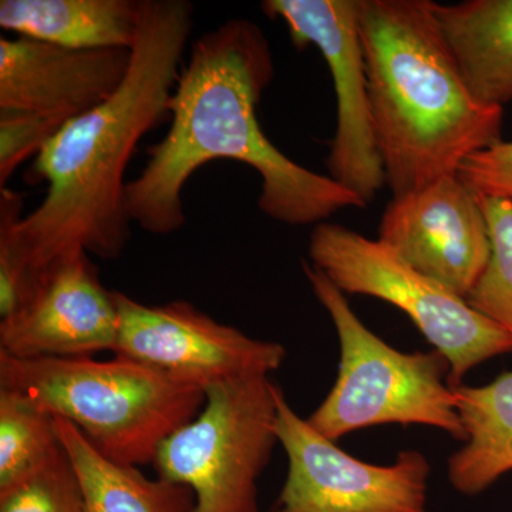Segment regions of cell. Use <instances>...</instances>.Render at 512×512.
I'll list each match as a JSON object with an SVG mask.
<instances>
[{
    "label": "cell",
    "instance_id": "obj_16",
    "mask_svg": "<svg viewBox=\"0 0 512 512\" xmlns=\"http://www.w3.org/2000/svg\"><path fill=\"white\" fill-rule=\"evenodd\" d=\"M464 446L448 461V480L458 493H483L512 471V370L485 386L456 387Z\"/></svg>",
    "mask_w": 512,
    "mask_h": 512
},
{
    "label": "cell",
    "instance_id": "obj_10",
    "mask_svg": "<svg viewBox=\"0 0 512 512\" xmlns=\"http://www.w3.org/2000/svg\"><path fill=\"white\" fill-rule=\"evenodd\" d=\"M120 326L114 356L204 384L269 376L285 362L284 346L251 338L195 308L174 301L147 305L114 291Z\"/></svg>",
    "mask_w": 512,
    "mask_h": 512
},
{
    "label": "cell",
    "instance_id": "obj_6",
    "mask_svg": "<svg viewBox=\"0 0 512 512\" xmlns=\"http://www.w3.org/2000/svg\"><path fill=\"white\" fill-rule=\"evenodd\" d=\"M311 264L349 295H366L396 306L446 357L448 383L456 389L474 367L512 352L507 330L476 311L467 299L407 265L377 239L320 222L309 238Z\"/></svg>",
    "mask_w": 512,
    "mask_h": 512
},
{
    "label": "cell",
    "instance_id": "obj_21",
    "mask_svg": "<svg viewBox=\"0 0 512 512\" xmlns=\"http://www.w3.org/2000/svg\"><path fill=\"white\" fill-rule=\"evenodd\" d=\"M62 127L37 114L0 110V190L20 165L42 153Z\"/></svg>",
    "mask_w": 512,
    "mask_h": 512
},
{
    "label": "cell",
    "instance_id": "obj_5",
    "mask_svg": "<svg viewBox=\"0 0 512 512\" xmlns=\"http://www.w3.org/2000/svg\"><path fill=\"white\" fill-rule=\"evenodd\" d=\"M303 274L329 313L340 345L338 379L308 421L336 441L380 424H421L466 441L446 357L404 353L375 335L350 308L345 293L308 261Z\"/></svg>",
    "mask_w": 512,
    "mask_h": 512
},
{
    "label": "cell",
    "instance_id": "obj_12",
    "mask_svg": "<svg viewBox=\"0 0 512 512\" xmlns=\"http://www.w3.org/2000/svg\"><path fill=\"white\" fill-rule=\"evenodd\" d=\"M120 315L87 252L49 266L18 311L0 320V353L18 359H74L114 352Z\"/></svg>",
    "mask_w": 512,
    "mask_h": 512
},
{
    "label": "cell",
    "instance_id": "obj_13",
    "mask_svg": "<svg viewBox=\"0 0 512 512\" xmlns=\"http://www.w3.org/2000/svg\"><path fill=\"white\" fill-rule=\"evenodd\" d=\"M131 50H79L29 37L0 39V110L60 124L110 99L126 79Z\"/></svg>",
    "mask_w": 512,
    "mask_h": 512
},
{
    "label": "cell",
    "instance_id": "obj_4",
    "mask_svg": "<svg viewBox=\"0 0 512 512\" xmlns=\"http://www.w3.org/2000/svg\"><path fill=\"white\" fill-rule=\"evenodd\" d=\"M0 389L70 421L103 456L153 466L158 448L197 417L207 387L134 360L18 359L0 353Z\"/></svg>",
    "mask_w": 512,
    "mask_h": 512
},
{
    "label": "cell",
    "instance_id": "obj_2",
    "mask_svg": "<svg viewBox=\"0 0 512 512\" xmlns=\"http://www.w3.org/2000/svg\"><path fill=\"white\" fill-rule=\"evenodd\" d=\"M274 73L268 37L252 20L228 19L192 43L171 96L170 128L128 181L131 224L158 237L180 231L187 221L185 184L215 160L255 170L262 180L258 208L279 224L318 225L346 208H366L348 188L295 163L265 136L258 106Z\"/></svg>",
    "mask_w": 512,
    "mask_h": 512
},
{
    "label": "cell",
    "instance_id": "obj_7",
    "mask_svg": "<svg viewBox=\"0 0 512 512\" xmlns=\"http://www.w3.org/2000/svg\"><path fill=\"white\" fill-rule=\"evenodd\" d=\"M269 376L210 384L194 417L161 443L157 476L190 488L192 512H259L258 480L278 443Z\"/></svg>",
    "mask_w": 512,
    "mask_h": 512
},
{
    "label": "cell",
    "instance_id": "obj_14",
    "mask_svg": "<svg viewBox=\"0 0 512 512\" xmlns=\"http://www.w3.org/2000/svg\"><path fill=\"white\" fill-rule=\"evenodd\" d=\"M141 0H2L0 28L79 50L133 49Z\"/></svg>",
    "mask_w": 512,
    "mask_h": 512
},
{
    "label": "cell",
    "instance_id": "obj_3",
    "mask_svg": "<svg viewBox=\"0 0 512 512\" xmlns=\"http://www.w3.org/2000/svg\"><path fill=\"white\" fill-rule=\"evenodd\" d=\"M431 0H360L377 147L393 197L458 174L501 138L504 110L464 82Z\"/></svg>",
    "mask_w": 512,
    "mask_h": 512
},
{
    "label": "cell",
    "instance_id": "obj_18",
    "mask_svg": "<svg viewBox=\"0 0 512 512\" xmlns=\"http://www.w3.org/2000/svg\"><path fill=\"white\" fill-rule=\"evenodd\" d=\"M64 453L56 417L0 389V491L33 476Z\"/></svg>",
    "mask_w": 512,
    "mask_h": 512
},
{
    "label": "cell",
    "instance_id": "obj_15",
    "mask_svg": "<svg viewBox=\"0 0 512 512\" xmlns=\"http://www.w3.org/2000/svg\"><path fill=\"white\" fill-rule=\"evenodd\" d=\"M441 32L478 103H512V0L434 3Z\"/></svg>",
    "mask_w": 512,
    "mask_h": 512
},
{
    "label": "cell",
    "instance_id": "obj_17",
    "mask_svg": "<svg viewBox=\"0 0 512 512\" xmlns=\"http://www.w3.org/2000/svg\"><path fill=\"white\" fill-rule=\"evenodd\" d=\"M57 433L72 461L84 497V512H192L194 493L183 484L148 478L138 467L100 453L70 421L56 417Z\"/></svg>",
    "mask_w": 512,
    "mask_h": 512
},
{
    "label": "cell",
    "instance_id": "obj_11",
    "mask_svg": "<svg viewBox=\"0 0 512 512\" xmlns=\"http://www.w3.org/2000/svg\"><path fill=\"white\" fill-rule=\"evenodd\" d=\"M377 241L464 299L480 281L491 255L480 195L458 174L393 197L380 220Z\"/></svg>",
    "mask_w": 512,
    "mask_h": 512
},
{
    "label": "cell",
    "instance_id": "obj_20",
    "mask_svg": "<svg viewBox=\"0 0 512 512\" xmlns=\"http://www.w3.org/2000/svg\"><path fill=\"white\" fill-rule=\"evenodd\" d=\"M0 512H84L82 485L66 448L49 466L0 491Z\"/></svg>",
    "mask_w": 512,
    "mask_h": 512
},
{
    "label": "cell",
    "instance_id": "obj_9",
    "mask_svg": "<svg viewBox=\"0 0 512 512\" xmlns=\"http://www.w3.org/2000/svg\"><path fill=\"white\" fill-rule=\"evenodd\" d=\"M261 8L268 18L285 23L293 45L316 47L328 64L338 109L326 160L329 177L367 207L386 185V174L377 147L360 39V0H265Z\"/></svg>",
    "mask_w": 512,
    "mask_h": 512
},
{
    "label": "cell",
    "instance_id": "obj_19",
    "mask_svg": "<svg viewBox=\"0 0 512 512\" xmlns=\"http://www.w3.org/2000/svg\"><path fill=\"white\" fill-rule=\"evenodd\" d=\"M491 255L467 302L512 336V200L483 197Z\"/></svg>",
    "mask_w": 512,
    "mask_h": 512
},
{
    "label": "cell",
    "instance_id": "obj_8",
    "mask_svg": "<svg viewBox=\"0 0 512 512\" xmlns=\"http://www.w3.org/2000/svg\"><path fill=\"white\" fill-rule=\"evenodd\" d=\"M275 433L288 456L276 512H427L430 463L420 451L389 466L357 460L302 419L279 386Z\"/></svg>",
    "mask_w": 512,
    "mask_h": 512
},
{
    "label": "cell",
    "instance_id": "obj_22",
    "mask_svg": "<svg viewBox=\"0 0 512 512\" xmlns=\"http://www.w3.org/2000/svg\"><path fill=\"white\" fill-rule=\"evenodd\" d=\"M458 175L478 195L512 200V140L498 141L468 157Z\"/></svg>",
    "mask_w": 512,
    "mask_h": 512
},
{
    "label": "cell",
    "instance_id": "obj_1",
    "mask_svg": "<svg viewBox=\"0 0 512 512\" xmlns=\"http://www.w3.org/2000/svg\"><path fill=\"white\" fill-rule=\"evenodd\" d=\"M194 26L188 0H141L126 79L96 109L64 124L35 158L45 198L22 217L0 190V308H16L49 266L76 252L113 261L131 238L126 171L140 141L170 116Z\"/></svg>",
    "mask_w": 512,
    "mask_h": 512
}]
</instances>
